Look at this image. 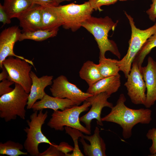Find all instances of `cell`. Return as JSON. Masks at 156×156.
I'll use <instances>...</instances> for the list:
<instances>
[{
    "label": "cell",
    "mask_w": 156,
    "mask_h": 156,
    "mask_svg": "<svg viewBox=\"0 0 156 156\" xmlns=\"http://www.w3.org/2000/svg\"><path fill=\"white\" fill-rule=\"evenodd\" d=\"M64 129L66 133L71 137L74 146L73 153L70 154L68 153L66 156H83L79 148L78 143V140L81 137L82 132L77 129L68 126H65Z\"/></svg>",
    "instance_id": "obj_26"
},
{
    "label": "cell",
    "mask_w": 156,
    "mask_h": 156,
    "mask_svg": "<svg viewBox=\"0 0 156 156\" xmlns=\"http://www.w3.org/2000/svg\"><path fill=\"white\" fill-rule=\"evenodd\" d=\"M90 106L89 102L86 101L80 106L76 105L62 111H53L47 125L56 131H62L64 127L68 126L90 135L91 132L80 123L79 116L81 113L88 111Z\"/></svg>",
    "instance_id": "obj_6"
},
{
    "label": "cell",
    "mask_w": 156,
    "mask_h": 156,
    "mask_svg": "<svg viewBox=\"0 0 156 156\" xmlns=\"http://www.w3.org/2000/svg\"><path fill=\"white\" fill-rule=\"evenodd\" d=\"M50 90L53 96L68 99L77 105H80L93 95L82 91L75 85L70 82L67 77L62 75L53 80Z\"/></svg>",
    "instance_id": "obj_9"
},
{
    "label": "cell",
    "mask_w": 156,
    "mask_h": 156,
    "mask_svg": "<svg viewBox=\"0 0 156 156\" xmlns=\"http://www.w3.org/2000/svg\"><path fill=\"white\" fill-rule=\"evenodd\" d=\"M32 3L41 6H57L59 5L60 0H29Z\"/></svg>",
    "instance_id": "obj_31"
},
{
    "label": "cell",
    "mask_w": 156,
    "mask_h": 156,
    "mask_svg": "<svg viewBox=\"0 0 156 156\" xmlns=\"http://www.w3.org/2000/svg\"><path fill=\"white\" fill-rule=\"evenodd\" d=\"M124 14L128 19L131 29V35L129 42V47L126 55L118 60L120 71L127 78L130 73L133 60L147 39L156 32V22L152 26L144 29L137 28L133 18L125 11Z\"/></svg>",
    "instance_id": "obj_3"
},
{
    "label": "cell",
    "mask_w": 156,
    "mask_h": 156,
    "mask_svg": "<svg viewBox=\"0 0 156 156\" xmlns=\"http://www.w3.org/2000/svg\"><path fill=\"white\" fill-rule=\"evenodd\" d=\"M57 146L60 151L65 154V156H66L68 153L73 151L74 150V147L64 142H60L59 145H57Z\"/></svg>",
    "instance_id": "obj_34"
},
{
    "label": "cell",
    "mask_w": 156,
    "mask_h": 156,
    "mask_svg": "<svg viewBox=\"0 0 156 156\" xmlns=\"http://www.w3.org/2000/svg\"><path fill=\"white\" fill-rule=\"evenodd\" d=\"M41 5L34 4L17 18L23 32L42 29Z\"/></svg>",
    "instance_id": "obj_16"
},
{
    "label": "cell",
    "mask_w": 156,
    "mask_h": 156,
    "mask_svg": "<svg viewBox=\"0 0 156 156\" xmlns=\"http://www.w3.org/2000/svg\"><path fill=\"white\" fill-rule=\"evenodd\" d=\"M24 146L19 142L8 140L5 142L0 143V154L10 156H18L21 155H27V152L21 151Z\"/></svg>",
    "instance_id": "obj_25"
},
{
    "label": "cell",
    "mask_w": 156,
    "mask_h": 156,
    "mask_svg": "<svg viewBox=\"0 0 156 156\" xmlns=\"http://www.w3.org/2000/svg\"><path fill=\"white\" fill-rule=\"evenodd\" d=\"M62 21V27L75 32L82 27V24L92 16L94 10L88 1L83 4L74 3L57 6Z\"/></svg>",
    "instance_id": "obj_7"
},
{
    "label": "cell",
    "mask_w": 156,
    "mask_h": 156,
    "mask_svg": "<svg viewBox=\"0 0 156 156\" xmlns=\"http://www.w3.org/2000/svg\"><path fill=\"white\" fill-rule=\"evenodd\" d=\"M118 21L114 22L108 16L97 18L91 16L82 24L94 36L99 50V59L105 57L107 51H109L120 59L121 54L116 43L108 38L110 31H114Z\"/></svg>",
    "instance_id": "obj_2"
},
{
    "label": "cell",
    "mask_w": 156,
    "mask_h": 156,
    "mask_svg": "<svg viewBox=\"0 0 156 156\" xmlns=\"http://www.w3.org/2000/svg\"><path fill=\"white\" fill-rule=\"evenodd\" d=\"M2 69V71L0 73V81H2L5 79H8L9 77L8 73L5 68L3 66V67Z\"/></svg>",
    "instance_id": "obj_35"
},
{
    "label": "cell",
    "mask_w": 156,
    "mask_h": 156,
    "mask_svg": "<svg viewBox=\"0 0 156 156\" xmlns=\"http://www.w3.org/2000/svg\"><path fill=\"white\" fill-rule=\"evenodd\" d=\"M146 66L142 67L140 70L145 83L146 88V99L144 105L149 108L156 101V62L148 57Z\"/></svg>",
    "instance_id": "obj_13"
},
{
    "label": "cell",
    "mask_w": 156,
    "mask_h": 156,
    "mask_svg": "<svg viewBox=\"0 0 156 156\" xmlns=\"http://www.w3.org/2000/svg\"><path fill=\"white\" fill-rule=\"evenodd\" d=\"M34 4L29 0H4V8L11 18H18Z\"/></svg>",
    "instance_id": "obj_20"
},
{
    "label": "cell",
    "mask_w": 156,
    "mask_h": 156,
    "mask_svg": "<svg viewBox=\"0 0 156 156\" xmlns=\"http://www.w3.org/2000/svg\"><path fill=\"white\" fill-rule=\"evenodd\" d=\"M58 31L55 30L50 31L40 29L32 31L23 32L21 33L19 41H22L26 39L37 41H42L56 36Z\"/></svg>",
    "instance_id": "obj_23"
},
{
    "label": "cell",
    "mask_w": 156,
    "mask_h": 156,
    "mask_svg": "<svg viewBox=\"0 0 156 156\" xmlns=\"http://www.w3.org/2000/svg\"><path fill=\"white\" fill-rule=\"evenodd\" d=\"M124 84L131 102L144 105L146 99L145 83L137 62L133 61L131 69Z\"/></svg>",
    "instance_id": "obj_10"
},
{
    "label": "cell",
    "mask_w": 156,
    "mask_h": 156,
    "mask_svg": "<svg viewBox=\"0 0 156 156\" xmlns=\"http://www.w3.org/2000/svg\"><path fill=\"white\" fill-rule=\"evenodd\" d=\"M71 0H60V3L64 1H70Z\"/></svg>",
    "instance_id": "obj_36"
},
{
    "label": "cell",
    "mask_w": 156,
    "mask_h": 156,
    "mask_svg": "<svg viewBox=\"0 0 156 156\" xmlns=\"http://www.w3.org/2000/svg\"><path fill=\"white\" fill-rule=\"evenodd\" d=\"M15 83L14 82L8 79L1 81L0 83V96L12 92L14 88L10 87V86Z\"/></svg>",
    "instance_id": "obj_30"
},
{
    "label": "cell",
    "mask_w": 156,
    "mask_h": 156,
    "mask_svg": "<svg viewBox=\"0 0 156 156\" xmlns=\"http://www.w3.org/2000/svg\"><path fill=\"white\" fill-rule=\"evenodd\" d=\"M146 136L148 139L152 142V145L149 149L150 153L153 156H156V128H153L149 129Z\"/></svg>",
    "instance_id": "obj_29"
},
{
    "label": "cell",
    "mask_w": 156,
    "mask_h": 156,
    "mask_svg": "<svg viewBox=\"0 0 156 156\" xmlns=\"http://www.w3.org/2000/svg\"><path fill=\"white\" fill-rule=\"evenodd\" d=\"M2 64L8 73V79L21 85L29 94L32 84L30 73L33 66L25 60L12 56L6 58Z\"/></svg>",
    "instance_id": "obj_8"
},
{
    "label": "cell",
    "mask_w": 156,
    "mask_h": 156,
    "mask_svg": "<svg viewBox=\"0 0 156 156\" xmlns=\"http://www.w3.org/2000/svg\"><path fill=\"white\" fill-rule=\"evenodd\" d=\"M126 99L124 94H121L116 105L111 109L110 112L101 118L102 121L111 122L119 125L122 129V135L125 139L130 138L133 127L140 123L147 124L152 120V111L148 108L133 109L125 104Z\"/></svg>",
    "instance_id": "obj_1"
},
{
    "label": "cell",
    "mask_w": 156,
    "mask_h": 156,
    "mask_svg": "<svg viewBox=\"0 0 156 156\" xmlns=\"http://www.w3.org/2000/svg\"><path fill=\"white\" fill-rule=\"evenodd\" d=\"M76 105L71 100L67 98H60L51 96L47 94L40 100L36 101L32 106L34 112L50 109L55 111L58 109L64 110Z\"/></svg>",
    "instance_id": "obj_18"
},
{
    "label": "cell",
    "mask_w": 156,
    "mask_h": 156,
    "mask_svg": "<svg viewBox=\"0 0 156 156\" xmlns=\"http://www.w3.org/2000/svg\"><path fill=\"white\" fill-rule=\"evenodd\" d=\"M118 0L120 1H126L130 0Z\"/></svg>",
    "instance_id": "obj_37"
},
{
    "label": "cell",
    "mask_w": 156,
    "mask_h": 156,
    "mask_svg": "<svg viewBox=\"0 0 156 156\" xmlns=\"http://www.w3.org/2000/svg\"><path fill=\"white\" fill-rule=\"evenodd\" d=\"M49 147L44 152L40 153L38 156H65V154L60 151L57 144L52 143Z\"/></svg>",
    "instance_id": "obj_28"
},
{
    "label": "cell",
    "mask_w": 156,
    "mask_h": 156,
    "mask_svg": "<svg viewBox=\"0 0 156 156\" xmlns=\"http://www.w3.org/2000/svg\"><path fill=\"white\" fill-rule=\"evenodd\" d=\"M120 86V75L118 74L101 79L89 86L86 92L92 95L105 92L111 96L118 90Z\"/></svg>",
    "instance_id": "obj_17"
},
{
    "label": "cell",
    "mask_w": 156,
    "mask_h": 156,
    "mask_svg": "<svg viewBox=\"0 0 156 156\" xmlns=\"http://www.w3.org/2000/svg\"><path fill=\"white\" fill-rule=\"evenodd\" d=\"M21 30L18 26H12L3 30L0 34V67H3L2 63L8 57L12 56L19 58L25 60L34 67L32 61L23 57L16 55L13 51L15 43L19 41L21 34Z\"/></svg>",
    "instance_id": "obj_11"
},
{
    "label": "cell",
    "mask_w": 156,
    "mask_h": 156,
    "mask_svg": "<svg viewBox=\"0 0 156 156\" xmlns=\"http://www.w3.org/2000/svg\"><path fill=\"white\" fill-rule=\"evenodd\" d=\"M29 94L21 85L15 83L12 92L0 96L1 118L6 122L16 119L17 116L25 120Z\"/></svg>",
    "instance_id": "obj_4"
},
{
    "label": "cell",
    "mask_w": 156,
    "mask_h": 156,
    "mask_svg": "<svg viewBox=\"0 0 156 156\" xmlns=\"http://www.w3.org/2000/svg\"><path fill=\"white\" fill-rule=\"evenodd\" d=\"M30 76L32 84L29 93L26 108L30 109L38 100L41 99L46 94L44 89L47 86L52 85L53 76L52 75H43L38 77L34 72L31 71Z\"/></svg>",
    "instance_id": "obj_15"
},
{
    "label": "cell",
    "mask_w": 156,
    "mask_h": 156,
    "mask_svg": "<svg viewBox=\"0 0 156 156\" xmlns=\"http://www.w3.org/2000/svg\"><path fill=\"white\" fill-rule=\"evenodd\" d=\"M41 9L42 29L50 31L59 30L63 21L57 6H41Z\"/></svg>",
    "instance_id": "obj_19"
},
{
    "label": "cell",
    "mask_w": 156,
    "mask_h": 156,
    "mask_svg": "<svg viewBox=\"0 0 156 156\" xmlns=\"http://www.w3.org/2000/svg\"><path fill=\"white\" fill-rule=\"evenodd\" d=\"M79 73L81 78L85 80L89 86L103 78L99 72L97 64L90 60L83 64Z\"/></svg>",
    "instance_id": "obj_21"
},
{
    "label": "cell",
    "mask_w": 156,
    "mask_h": 156,
    "mask_svg": "<svg viewBox=\"0 0 156 156\" xmlns=\"http://www.w3.org/2000/svg\"><path fill=\"white\" fill-rule=\"evenodd\" d=\"M100 132L99 128L96 127L92 135H84L82 134L80 141L83 145L86 156H106V144L100 136Z\"/></svg>",
    "instance_id": "obj_14"
},
{
    "label": "cell",
    "mask_w": 156,
    "mask_h": 156,
    "mask_svg": "<svg viewBox=\"0 0 156 156\" xmlns=\"http://www.w3.org/2000/svg\"><path fill=\"white\" fill-rule=\"evenodd\" d=\"M152 2L150 8L146 12L149 19L153 22H155L156 20V0H152Z\"/></svg>",
    "instance_id": "obj_32"
},
{
    "label": "cell",
    "mask_w": 156,
    "mask_h": 156,
    "mask_svg": "<svg viewBox=\"0 0 156 156\" xmlns=\"http://www.w3.org/2000/svg\"><path fill=\"white\" fill-rule=\"evenodd\" d=\"M11 19L5 11L3 5L0 3V21L3 23L4 25L6 24H10L11 22Z\"/></svg>",
    "instance_id": "obj_33"
},
{
    "label": "cell",
    "mask_w": 156,
    "mask_h": 156,
    "mask_svg": "<svg viewBox=\"0 0 156 156\" xmlns=\"http://www.w3.org/2000/svg\"><path fill=\"white\" fill-rule=\"evenodd\" d=\"M118 60L111 58L99 59L98 68L101 75L103 78L116 75L120 71L118 65Z\"/></svg>",
    "instance_id": "obj_22"
},
{
    "label": "cell",
    "mask_w": 156,
    "mask_h": 156,
    "mask_svg": "<svg viewBox=\"0 0 156 156\" xmlns=\"http://www.w3.org/2000/svg\"><path fill=\"white\" fill-rule=\"evenodd\" d=\"M118 0H88L91 7L93 10H99L100 12L103 11L101 8L103 5H108L116 3Z\"/></svg>",
    "instance_id": "obj_27"
},
{
    "label": "cell",
    "mask_w": 156,
    "mask_h": 156,
    "mask_svg": "<svg viewBox=\"0 0 156 156\" xmlns=\"http://www.w3.org/2000/svg\"><path fill=\"white\" fill-rule=\"evenodd\" d=\"M155 47H156V32L147 39L133 60L137 62L140 70L142 67L145 58Z\"/></svg>",
    "instance_id": "obj_24"
},
{
    "label": "cell",
    "mask_w": 156,
    "mask_h": 156,
    "mask_svg": "<svg viewBox=\"0 0 156 156\" xmlns=\"http://www.w3.org/2000/svg\"><path fill=\"white\" fill-rule=\"evenodd\" d=\"M43 110L39 111L38 113V111L34 112L30 116V120L26 121L29 127L23 129L27 134L23 146L28 153L32 156H38L40 144L45 143L50 145L52 143L42 131V126L48 116V112H43Z\"/></svg>",
    "instance_id": "obj_5"
},
{
    "label": "cell",
    "mask_w": 156,
    "mask_h": 156,
    "mask_svg": "<svg viewBox=\"0 0 156 156\" xmlns=\"http://www.w3.org/2000/svg\"><path fill=\"white\" fill-rule=\"evenodd\" d=\"M110 96L106 93L102 92L93 95L86 100L89 102L91 107L86 114L79 118V120L85 125V127L90 132H91V123L93 119L96 120L98 125L103 126L101 117L102 109L105 107L111 108L113 106V104L107 101Z\"/></svg>",
    "instance_id": "obj_12"
}]
</instances>
